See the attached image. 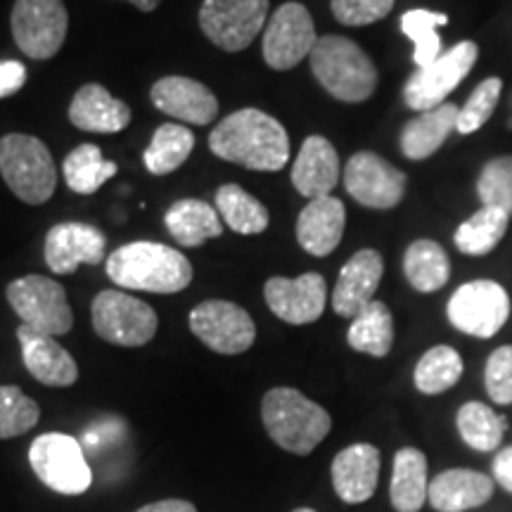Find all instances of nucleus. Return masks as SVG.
<instances>
[{
	"mask_svg": "<svg viewBox=\"0 0 512 512\" xmlns=\"http://www.w3.org/2000/svg\"><path fill=\"white\" fill-rule=\"evenodd\" d=\"M209 147L219 159L249 171H280L290 162V136L271 114L245 107L211 131Z\"/></svg>",
	"mask_w": 512,
	"mask_h": 512,
	"instance_id": "f257e3e1",
	"label": "nucleus"
},
{
	"mask_svg": "<svg viewBox=\"0 0 512 512\" xmlns=\"http://www.w3.org/2000/svg\"><path fill=\"white\" fill-rule=\"evenodd\" d=\"M107 275L121 290L176 294L192 283V264L159 242H131L107 256Z\"/></svg>",
	"mask_w": 512,
	"mask_h": 512,
	"instance_id": "f03ea898",
	"label": "nucleus"
},
{
	"mask_svg": "<svg viewBox=\"0 0 512 512\" xmlns=\"http://www.w3.org/2000/svg\"><path fill=\"white\" fill-rule=\"evenodd\" d=\"M309 64L320 86L335 100L349 105L373 98L380 83L373 57L347 36H320L309 55Z\"/></svg>",
	"mask_w": 512,
	"mask_h": 512,
	"instance_id": "7ed1b4c3",
	"label": "nucleus"
},
{
	"mask_svg": "<svg viewBox=\"0 0 512 512\" xmlns=\"http://www.w3.org/2000/svg\"><path fill=\"white\" fill-rule=\"evenodd\" d=\"M261 420L268 437L297 456H309L316 451V446L332 430L330 413L292 387L268 389L261 401Z\"/></svg>",
	"mask_w": 512,
	"mask_h": 512,
	"instance_id": "20e7f679",
	"label": "nucleus"
},
{
	"mask_svg": "<svg viewBox=\"0 0 512 512\" xmlns=\"http://www.w3.org/2000/svg\"><path fill=\"white\" fill-rule=\"evenodd\" d=\"M0 176L22 202L43 204L55 195L57 166L43 140L27 133L0 138Z\"/></svg>",
	"mask_w": 512,
	"mask_h": 512,
	"instance_id": "39448f33",
	"label": "nucleus"
},
{
	"mask_svg": "<svg viewBox=\"0 0 512 512\" xmlns=\"http://www.w3.org/2000/svg\"><path fill=\"white\" fill-rule=\"evenodd\" d=\"M512 302L501 283L489 278H477L463 283L451 294L446 304L448 323L463 335L491 339L510 320Z\"/></svg>",
	"mask_w": 512,
	"mask_h": 512,
	"instance_id": "423d86ee",
	"label": "nucleus"
},
{
	"mask_svg": "<svg viewBox=\"0 0 512 512\" xmlns=\"http://www.w3.org/2000/svg\"><path fill=\"white\" fill-rule=\"evenodd\" d=\"M29 463L36 477L50 491L62 496H81L91 489L93 470L79 441L62 432H46L29 446Z\"/></svg>",
	"mask_w": 512,
	"mask_h": 512,
	"instance_id": "0eeeda50",
	"label": "nucleus"
},
{
	"mask_svg": "<svg viewBox=\"0 0 512 512\" xmlns=\"http://www.w3.org/2000/svg\"><path fill=\"white\" fill-rule=\"evenodd\" d=\"M8 304L24 325L43 335H67L74 328V311L67 292L46 275H22L8 285Z\"/></svg>",
	"mask_w": 512,
	"mask_h": 512,
	"instance_id": "6e6552de",
	"label": "nucleus"
},
{
	"mask_svg": "<svg viewBox=\"0 0 512 512\" xmlns=\"http://www.w3.org/2000/svg\"><path fill=\"white\" fill-rule=\"evenodd\" d=\"M479 60V46L475 41H460L441 53L430 67L415 69L403 86V102L408 110L427 112L448 102L456 88L470 76Z\"/></svg>",
	"mask_w": 512,
	"mask_h": 512,
	"instance_id": "1a4fd4ad",
	"label": "nucleus"
},
{
	"mask_svg": "<svg viewBox=\"0 0 512 512\" xmlns=\"http://www.w3.org/2000/svg\"><path fill=\"white\" fill-rule=\"evenodd\" d=\"M93 330L117 347H145L157 335V311L121 290H105L93 299Z\"/></svg>",
	"mask_w": 512,
	"mask_h": 512,
	"instance_id": "9d476101",
	"label": "nucleus"
},
{
	"mask_svg": "<svg viewBox=\"0 0 512 512\" xmlns=\"http://www.w3.org/2000/svg\"><path fill=\"white\" fill-rule=\"evenodd\" d=\"M268 10V0H204L200 27L216 48L240 53L266 29Z\"/></svg>",
	"mask_w": 512,
	"mask_h": 512,
	"instance_id": "9b49d317",
	"label": "nucleus"
},
{
	"mask_svg": "<svg viewBox=\"0 0 512 512\" xmlns=\"http://www.w3.org/2000/svg\"><path fill=\"white\" fill-rule=\"evenodd\" d=\"M342 181L351 200L377 211L399 207L408 190V176L370 150H361L349 157V162L344 164Z\"/></svg>",
	"mask_w": 512,
	"mask_h": 512,
	"instance_id": "f8f14e48",
	"label": "nucleus"
},
{
	"mask_svg": "<svg viewBox=\"0 0 512 512\" xmlns=\"http://www.w3.org/2000/svg\"><path fill=\"white\" fill-rule=\"evenodd\" d=\"M10 27L24 55L31 60H50L64 46L69 15L62 0H15Z\"/></svg>",
	"mask_w": 512,
	"mask_h": 512,
	"instance_id": "ddd939ff",
	"label": "nucleus"
},
{
	"mask_svg": "<svg viewBox=\"0 0 512 512\" xmlns=\"http://www.w3.org/2000/svg\"><path fill=\"white\" fill-rule=\"evenodd\" d=\"M190 330L204 347L223 356H238L252 349L256 325L242 306L226 299H209L190 311Z\"/></svg>",
	"mask_w": 512,
	"mask_h": 512,
	"instance_id": "4468645a",
	"label": "nucleus"
},
{
	"mask_svg": "<svg viewBox=\"0 0 512 512\" xmlns=\"http://www.w3.org/2000/svg\"><path fill=\"white\" fill-rule=\"evenodd\" d=\"M316 24L302 3H285L268 17L264 29V60L275 72H290L316 46Z\"/></svg>",
	"mask_w": 512,
	"mask_h": 512,
	"instance_id": "2eb2a0df",
	"label": "nucleus"
},
{
	"mask_svg": "<svg viewBox=\"0 0 512 512\" xmlns=\"http://www.w3.org/2000/svg\"><path fill=\"white\" fill-rule=\"evenodd\" d=\"M264 299L273 316L290 325H309L323 316L328 304V283L320 273H304L299 278H268Z\"/></svg>",
	"mask_w": 512,
	"mask_h": 512,
	"instance_id": "dca6fc26",
	"label": "nucleus"
},
{
	"mask_svg": "<svg viewBox=\"0 0 512 512\" xmlns=\"http://www.w3.org/2000/svg\"><path fill=\"white\" fill-rule=\"evenodd\" d=\"M107 252V238L88 223L64 221L48 230L46 264L55 275H72L81 264L98 266Z\"/></svg>",
	"mask_w": 512,
	"mask_h": 512,
	"instance_id": "f3484780",
	"label": "nucleus"
},
{
	"mask_svg": "<svg viewBox=\"0 0 512 512\" xmlns=\"http://www.w3.org/2000/svg\"><path fill=\"white\" fill-rule=\"evenodd\" d=\"M384 259L377 249H358L337 275L332 290V311L342 318H356L370 302L382 283Z\"/></svg>",
	"mask_w": 512,
	"mask_h": 512,
	"instance_id": "a211bd4d",
	"label": "nucleus"
},
{
	"mask_svg": "<svg viewBox=\"0 0 512 512\" xmlns=\"http://www.w3.org/2000/svg\"><path fill=\"white\" fill-rule=\"evenodd\" d=\"M152 105L183 124L207 126L219 117V100L207 86L188 76H164L150 91Z\"/></svg>",
	"mask_w": 512,
	"mask_h": 512,
	"instance_id": "6ab92c4d",
	"label": "nucleus"
},
{
	"mask_svg": "<svg viewBox=\"0 0 512 512\" xmlns=\"http://www.w3.org/2000/svg\"><path fill=\"white\" fill-rule=\"evenodd\" d=\"M17 339L22 347L24 368L34 380L57 389L72 387L79 380V366H76L74 356L55 337L31 330L29 325L22 323L17 328Z\"/></svg>",
	"mask_w": 512,
	"mask_h": 512,
	"instance_id": "aec40b11",
	"label": "nucleus"
},
{
	"mask_svg": "<svg viewBox=\"0 0 512 512\" xmlns=\"http://www.w3.org/2000/svg\"><path fill=\"white\" fill-rule=\"evenodd\" d=\"M380 451L373 444H351L332 460V486L344 503L358 505L373 498L380 482Z\"/></svg>",
	"mask_w": 512,
	"mask_h": 512,
	"instance_id": "412c9836",
	"label": "nucleus"
},
{
	"mask_svg": "<svg viewBox=\"0 0 512 512\" xmlns=\"http://www.w3.org/2000/svg\"><path fill=\"white\" fill-rule=\"evenodd\" d=\"M342 166L335 145L325 136H309L292 164V185L306 200L332 195L339 185Z\"/></svg>",
	"mask_w": 512,
	"mask_h": 512,
	"instance_id": "4be33fe9",
	"label": "nucleus"
},
{
	"mask_svg": "<svg viewBox=\"0 0 512 512\" xmlns=\"http://www.w3.org/2000/svg\"><path fill=\"white\" fill-rule=\"evenodd\" d=\"M347 228V207L337 197L309 200L297 219V242L306 254L330 256L339 247Z\"/></svg>",
	"mask_w": 512,
	"mask_h": 512,
	"instance_id": "5701e85b",
	"label": "nucleus"
},
{
	"mask_svg": "<svg viewBox=\"0 0 512 512\" xmlns=\"http://www.w3.org/2000/svg\"><path fill=\"white\" fill-rule=\"evenodd\" d=\"M460 105L456 102H444L434 110L418 112V117L406 121L399 133L401 155L411 162H425L437 155L451 133L458 126Z\"/></svg>",
	"mask_w": 512,
	"mask_h": 512,
	"instance_id": "b1692460",
	"label": "nucleus"
},
{
	"mask_svg": "<svg viewBox=\"0 0 512 512\" xmlns=\"http://www.w3.org/2000/svg\"><path fill=\"white\" fill-rule=\"evenodd\" d=\"M69 121L88 133H119L131 124V107L100 83H86L69 105Z\"/></svg>",
	"mask_w": 512,
	"mask_h": 512,
	"instance_id": "393cba45",
	"label": "nucleus"
},
{
	"mask_svg": "<svg viewBox=\"0 0 512 512\" xmlns=\"http://www.w3.org/2000/svg\"><path fill=\"white\" fill-rule=\"evenodd\" d=\"M494 496V482L484 472L446 470L430 482L427 501L439 512H465L479 508Z\"/></svg>",
	"mask_w": 512,
	"mask_h": 512,
	"instance_id": "a878e982",
	"label": "nucleus"
},
{
	"mask_svg": "<svg viewBox=\"0 0 512 512\" xmlns=\"http://www.w3.org/2000/svg\"><path fill=\"white\" fill-rule=\"evenodd\" d=\"M403 275L415 292L434 294L451 280V259L437 240L418 238L403 252Z\"/></svg>",
	"mask_w": 512,
	"mask_h": 512,
	"instance_id": "bb28decb",
	"label": "nucleus"
},
{
	"mask_svg": "<svg viewBox=\"0 0 512 512\" xmlns=\"http://www.w3.org/2000/svg\"><path fill=\"white\" fill-rule=\"evenodd\" d=\"M427 456L420 448L406 446L394 456L389 501L396 512H420L427 501Z\"/></svg>",
	"mask_w": 512,
	"mask_h": 512,
	"instance_id": "cd10ccee",
	"label": "nucleus"
},
{
	"mask_svg": "<svg viewBox=\"0 0 512 512\" xmlns=\"http://www.w3.org/2000/svg\"><path fill=\"white\" fill-rule=\"evenodd\" d=\"M164 226L178 245L200 247L223 233L219 211L202 200H178L164 214Z\"/></svg>",
	"mask_w": 512,
	"mask_h": 512,
	"instance_id": "c85d7f7f",
	"label": "nucleus"
},
{
	"mask_svg": "<svg viewBox=\"0 0 512 512\" xmlns=\"http://www.w3.org/2000/svg\"><path fill=\"white\" fill-rule=\"evenodd\" d=\"M510 228V216L501 209L479 207L460 223L453 233V245L465 256H489L496 252L498 245L505 240Z\"/></svg>",
	"mask_w": 512,
	"mask_h": 512,
	"instance_id": "c756f323",
	"label": "nucleus"
},
{
	"mask_svg": "<svg viewBox=\"0 0 512 512\" xmlns=\"http://www.w3.org/2000/svg\"><path fill=\"white\" fill-rule=\"evenodd\" d=\"M347 344L358 354L384 358L394 347V316L384 302H370L366 309L351 318Z\"/></svg>",
	"mask_w": 512,
	"mask_h": 512,
	"instance_id": "7c9ffc66",
	"label": "nucleus"
},
{
	"mask_svg": "<svg viewBox=\"0 0 512 512\" xmlns=\"http://www.w3.org/2000/svg\"><path fill=\"white\" fill-rule=\"evenodd\" d=\"M216 211L226 226L240 235H259L271 223L264 204L235 183H226L216 190Z\"/></svg>",
	"mask_w": 512,
	"mask_h": 512,
	"instance_id": "2f4dec72",
	"label": "nucleus"
},
{
	"mask_svg": "<svg viewBox=\"0 0 512 512\" xmlns=\"http://www.w3.org/2000/svg\"><path fill=\"white\" fill-rule=\"evenodd\" d=\"M119 166L102 157L100 147L93 143H83L74 147L67 157H64L62 174L67 178L69 190L79 192V195H93L105 185L110 178L117 176Z\"/></svg>",
	"mask_w": 512,
	"mask_h": 512,
	"instance_id": "473e14b6",
	"label": "nucleus"
},
{
	"mask_svg": "<svg viewBox=\"0 0 512 512\" xmlns=\"http://www.w3.org/2000/svg\"><path fill=\"white\" fill-rule=\"evenodd\" d=\"M192 147H195V133L188 126L164 124L157 128L143 152V162L152 176L174 174L178 166L188 162Z\"/></svg>",
	"mask_w": 512,
	"mask_h": 512,
	"instance_id": "72a5a7b5",
	"label": "nucleus"
},
{
	"mask_svg": "<svg viewBox=\"0 0 512 512\" xmlns=\"http://www.w3.org/2000/svg\"><path fill=\"white\" fill-rule=\"evenodd\" d=\"M463 358L453 347L437 344L420 356L413 370V384L420 394L439 396L453 389L463 377Z\"/></svg>",
	"mask_w": 512,
	"mask_h": 512,
	"instance_id": "f704fd0d",
	"label": "nucleus"
},
{
	"mask_svg": "<svg viewBox=\"0 0 512 512\" xmlns=\"http://www.w3.org/2000/svg\"><path fill=\"white\" fill-rule=\"evenodd\" d=\"M456 427L460 439L479 453H491L501 446L503 434L508 430V420L482 401H467L458 408Z\"/></svg>",
	"mask_w": 512,
	"mask_h": 512,
	"instance_id": "c9c22d12",
	"label": "nucleus"
},
{
	"mask_svg": "<svg viewBox=\"0 0 512 512\" xmlns=\"http://www.w3.org/2000/svg\"><path fill=\"white\" fill-rule=\"evenodd\" d=\"M448 24V15L437 10L415 8L403 12L401 31L403 36L413 41V62L415 67H430L434 60H439L444 53V43H441L439 29Z\"/></svg>",
	"mask_w": 512,
	"mask_h": 512,
	"instance_id": "e433bc0d",
	"label": "nucleus"
},
{
	"mask_svg": "<svg viewBox=\"0 0 512 512\" xmlns=\"http://www.w3.org/2000/svg\"><path fill=\"white\" fill-rule=\"evenodd\" d=\"M475 192L482 207L501 209L512 219V155L486 159L477 174Z\"/></svg>",
	"mask_w": 512,
	"mask_h": 512,
	"instance_id": "4c0bfd02",
	"label": "nucleus"
},
{
	"mask_svg": "<svg viewBox=\"0 0 512 512\" xmlns=\"http://www.w3.org/2000/svg\"><path fill=\"white\" fill-rule=\"evenodd\" d=\"M38 420H41V408L31 396L15 384L0 387V441L22 437L34 430Z\"/></svg>",
	"mask_w": 512,
	"mask_h": 512,
	"instance_id": "58836bf2",
	"label": "nucleus"
},
{
	"mask_svg": "<svg viewBox=\"0 0 512 512\" xmlns=\"http://www.w3.org/2000/svg\"><path fill=\"white\" fill-rule=\"evenodd\" d=\"M503 95V79L501 76H489L482 79L472 88V93L467 95L465 105H460L458 112V126L456 133L460 136H472V133L482 131L486 121L494 117L498 102Z\"/></svg>",
	"mask_w": 512,
	"mask_h": 512,
	"instance_id": "ea45409f",
	"label": "nucleus"
},
{
	"mask_svg": "<svg viewBox=\"0 0 512 512\" xmlns=\"http://www.w3.org/2000/svg\"><path fill=\"white\" fill-rule=\"evenodd\" d=\"M484 387L491 401L498 406L512 403V344H503L486 358Z\"/></svg>",
	"mask_w": 512,
	"mask_h": 512,
	"instance_id": "a19ab883",
	"label": "nucleus"
},
{
	"mask_svg": "<svg viewBox=\"0 0 512 512\" xmlns=\"http://www.w3.org/2000/svg\"><path fill=\"white\" fill-rule=\"evenodd\" d=\"M396 0H330V10L344 27H368L394 10Z\"/></svg>",
	"mask_w": 512,
	"mask_h": 512,
	"instance_id": "79ce46f5",
	"label": "nucleus"
},
{
	"mask_svg": "<svg viewBox=\"0 0 512 512\" xmlns=\"http://www.w3.org/2000/svg\"><path fill=\"white\" fill-rule=\"evenodd\" d=\"M27 83V67L17 60L0 62V100L15 95Z\"/></svg>",
	"mask_w": 512,
	"mask_h": 512,
	"instance_id": "37998d69",
	"label": "nucleus"
},
{
	"mask_svg": "<svg viewBox=\"0 0 512 512\" xmlns=\"http://www.w3.org/2000/svg\"><path fill=\"white\" fill-rule=\"evenodd\" d=\"M491 472H494V479L503 486L505 491L512 494V446H505L496 453L494 465H491Z\"/></svg>",
	"mask_w": 512,
	"mask_h": 512,
	"instance_id": "c03bdc74",
	"label": "nucleus"
},
{
	"mask_svg": "<svg viewBox=\"0 0 512 512\" xmlns=\"http://www.w3.org/2000/svg\"><path fill=\"white\" fill-rule=\"evenodd\" d=\"M136 512H197V508L190 501H183V498H166V501L147 503Z\"/></svg>",
	"mask_w": 512,
	"mask_h": 512,
	"instance_id": "a18cd8bd",
	"label": "nucleus"
},
{
	"mask_svg": "<svg viewBox=\"0 0 512 512\" xmlns=\"http://www.w3.org/2000/svg\"><path fill=\"white\" fill-rule=\"evenodd\" d=\"M126 3L136 5L140 12H152V10H157V5L162 3V0H126Z\"/></svg>",
	"mask_w": 512,
	"mask_h": 512,
	"instance_id": "49530a36",
	"label": "nucleus"
},
{
	"mask_svg": "<svg viewBox=\"0 0 512 512\" xmlns=\"http://www.w3.org/2000/svg\"><path fill=\"white\" fill-rule=\"evenodd\" d=\"M505 128L512 133V91H510V98H508V114H505Z\"/></svg>",
	"mask_w": 512,
	"mask_h": 512,
	"instance_id": "de8ad7c7",
	"label": "nucleus"
},
{
	"mask_svg": "<svg viewBox=\"0 0 512 512\" xmlns=\"http://www.w3.org/2000/svg\"><path fill=\"white\" fill-rule=\"evenodd\" d=\"M292 512H316L313 508H297V510H292Z\"/></svg>",
	"mask_w": 512,
	"mask_h": 512,
	"instance_id": "09e8293b",
	"label": "nucleus"
}]
</instances>
